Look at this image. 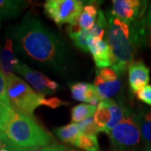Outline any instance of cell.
<instances>
[{"mask_svg": "<svg viewBox=\"0 0 151 151\" xmlns=\"http://www.w3.org/2000/svg\"><path fill=\"white\" fill-rule=\"evenodd\" d=\"M18 53L32 64L52 73L64 74L70 64L65 42L32 12L9 29Z\"/></svg>", "mask_w": 151, "mask_h": 151, "instance_id": "cell-1", "label": "cell"}, {"mask_svg": "<svg viewBox=\"0 0 151 151\" xmlns=\"http://www.w3.org/2000/svg\"><path fill=\"white\" fill-rule=\"evenodd\" d=\"M3 134L13 151H34L52 145L53 136L32 116L14 111L10 115Z\"/></svg>", "mask_w": 151, "mask_h": 151, "instance_id": "cell-2", "label": "cell"}, {"mask_svg": "<svg viewBox=\"0 0 151 151\" xmlns=\"http://www.w3.org/2000/svg\"><path fill=\"white\" fill-rule=\"evenodd\" d=\"M107 40L113 53V64L112 69L118 76L123 75L134 62L135 47L139 43V29L115 18L108 13Z\"/></svg>", "mask_w": 151, "mask_h": 151, "instance_id": "cell-3", "label": "cell"}, {"mask_svg": "<svg viewBox=\"0 0 151 151\" xmlns=\"http://www.w3.org/2000/svg\"><path fill=\"white\" fill-rule=\"evenodd\" d=\"M7 97L15 113L27 116H32L45 100L44 95L35 92L26 81L14 74L7 76Z\"/></svg>", "mask_w": 151, "mask_h": 151, "instance_id": "cell-4", "label": "cell"}, {"mask_svg": "<svg viewBox=\"0 0 151 151\" xmlns=\"http://www.w3.org/2000/svg\"><path fill=\"white\" fill-rule=\"evenodd\" d=\"M115 151H128L138 147L141 134L137 114L127 108L124 119L108 134Z\"/></svg>", "mask_w": 151, "mask_h": 151, "instance_id": "cell-5", "label": "cell"}, {"mask_svg": "<svg viewBox=\"0 0 151 151\" xmlns=\"http://www.w3.org/2000/svg\"><path fill=\"white\" fill-rule=\"evenodd\" d=\"M83 2L79 0H48L44 10L47 16L58 24H75L83 10Z\"/></svg>", "mask_w": 151, "mask_h": 151, "instance_id": "cell-6", "label": "cell"}, {"mask_svg": "<svg viewBox=\"0 0 151 151\" xmlns=\"http://www.w3.org/2000/svg\"><path fill=\"white\" fill-rule=\"evenodd\" d=\"M15 72L24 77V79L29 83L38 93L44 96L53 94L59 88V84L56 81L50 80L43 73L34 70L21 60L16 66Z\"/></svg>", "mask_w": 151, "mask_h": 151, "instance_id": "cell-7", "label": "cell"}, {"mask_svg": "<svg viewBox=\"0 0 151 151\" xmlns=\"http://www.w3.org/2000/svg\"><path fill=\"white\" fill-rule=\"evenodd\" d=\"M112 3V15L129 24L143 15L147 5V2L139 0H114Z\"/></svg>", "mask_w": 151, "mask_h": 151, "instance_id": "cell-8", "label": "cell"}, {"mask_svg": "<svg viewBox=\"0 0 151 151\" xmlns=\"http://www.w3.org/2000/svg\"><path fill=\"white\" fill-rule=\"evenodd\" d=\"M88 49L98 69L113 65L114 61L113 53L107 42L91 36L88 39Z\"/></svg>", "mask_w": 151, "mask_h": 151, "instance_id": "cell-9", "label": "cell"}, {"mask_svg": "<svg viewBox=\"0 0 151 151\" xmlns=\"http://www.w3.org/2000/svg\"><path fill=\"white\" fill-rule=\"evenodd\" d=\"M150 81V69L142 61L133 62L129 66V83L131 92L137 93Z\"/></svg>", "mask_w": 151, "mask_h": 151, "instance_id": "cell-10", "label": "cell"}, {"mask_svg": "<svg viewBox=\"0 0 151 151\" xmlns=\"http://www.w3.org/2000/svg\"><path fill=\"white\" fill-rule=\"evenodd\" d=\"M19 61L20 60L18 59L14 55L13 40L10 37L7 38L4 46L0 50V70L7 77L14 74Z\"/></svg>", "mask_w": 151, "mask_h": 151, "instance_id": "cell-11", "label": "cell"}, {"mask_svg": "<svg viewBox=\"0 0 151 151\" xmlns=\"http://www.w3.org/2000/svg\"><path fill=\"white\" fill-rule=\"evenodd\" d=\"M28 6L26 1L0 0V19H10L18 17Z\"/></svg>", "mask_w": 151, "mask_h": 151, "instance_id": "cell-12", "label": "cell"}, {"mask_svg": "<svg viewBox=\"0 0 151 151\" xmlns=\"http://www.w3.org/2000/svg\"><path fill=\"white\" fill-rule=\"evenodd\" d=\"M93 85L97 87L98 95L103 100H108L114 97L121 89V82L119 79L109 82H103L100 77L96 76Z\"/></svg>", "mask_w": 151, "mask_h": 151, "instance_id": "cell-13", "label": "cell"}, {"mask_svg": "<svg viewBox=\"0 0 151 151\" xmlns=\"http://www.w3.org/2000/svg\"><path fill=\"white\" fill-rule=\"evenodd\" d=\"M137 120L141 138L146 146L151 145V109L140 110L137 113Z\"/></svg>", "mask_w": 151, "mask_h": 151, "instance_id": "cell-14", "label": "cell"}, {"mask_svg": "<svg viewBox=\"0 0 151 151\" xmlns=\"http://www.w3.org/2000/svg\"><path fill=\"white\" fill-rule=\"evenodd\" d=\"M108 103H109V109L111 113V120L104 130V133L106 134H108L113 128H115L119 123L122 122V120L125 116L126 109H127V107H125L121 103L113 101L112 99L108 100Z\"/></svg>", "mask_w": 151, "mask_h": 151, "instance_id": "cell-15", "label": "cell"}, {"mask_svg": "<svg viewBox=\"0 0 151 151\" xmlns=\"http://www.w3.org/2000/svg\"><path fill=\"white\" fill-rule=\"evenodd\" d=\"M55 133L57 135L60 139L65 142L69 143L71 145H75L76 139L81 135V131L78 128L77 124L71 123L65 126H61L55 129Z\"/></svg>", "mask_w": 151, "mask_h": 151, "instance_id": "cell-16", "label": "cell"}, {"mask_svg": "<svg viewBox=\"0 0 151 151\" xmlns=\"http://www.w3.org/2000/svg\"><path fill=\"white\" fill-rule=\"evenodd\" d=\"M108 100L101 101L94 113V120L97 124V126L99 127L101 132H104L106 127L108 126V124L111 120V113L109 109Z\"/></svg>", "mask_w": 151, "mask_h": 151, "instance_id": "cell-17", "label": "cell"}, {"mask_svg": "<svg viewBox=\"0 0 151 151\" xmlns=\"http://www.w3.org/2000/svg\"><path fill=\"white\" fill-rule=\"evenodd\" d=\"M97 110L96 106L91 104L81 103L71 109V120L73 123H80L81 121L92 117Z\"/></svg>", "mask_w": 151, "mask_h": 151, "instance_id": "cell-18", "label": "cell"}, {"mask_svg": "<svg viewBox=\"0 0 151 151\" xmlns=\"http://www.w3.org/2000/svg\"><path fill=\"white\" fill-rule=\"evenodd\" d=\"M107 28H108V21L105 17V14L103 10H99L97 13L96 23L94 26L89 30L90 35L92 38L103 40V38L105 35Z\"/></svg>", "mask_w": 151, "mask_h": 151, "instance_id": "cell-19", "label": "cell"}, {"mask_svg": "<svg viewBox=\"0 0 151 151\" xmlns=\"http://www.w3.org/2000/svg\"><path fill=\"white\" fill-rule=\"evenodd\" d=\"M75 146L85 151H99V144L97 136L82 134L76 141Z\"/></svg>", "mask_w": 151, "mask_h": 151, "instance_id": "cell-20", "label": "cell"}, {"mask_svg": "<svg viewBox=\"0 0 151 151\" xmlns=\"http://www.w3.org/2000/svg\"><path fill=\"white\" fill-rule=\"evenodd\" d=\"M89 85L90 84L84 82H77L74 84H70V89L73 98L77 101L87 103V92L89 89Z\"/></svg>", "mask_w": 151, "mask_h": 151, "instance_id": "cell-21", "label": "cell"}, {"mask_svg": "<svg viewBox=\"0 0 151 151\" xmlns=\"http://www.w3.org/2000/svg\"><path fill=\"white\" fill-rule=\"evenodd\" d=\"M77 125H78V128L81 131V134H82L97 136V134L99 132H101L99 127L97 126V124H96L95 120L92 117H90V118L78 123Z\"/></svg>", "mask_w": 151, "mask_h": 151, "instance_id": "cell-22", "label": "cell"}, {"mask_svg": "<svg viewBox=\"0 0 151 151\" xmlns=\"http://www.w3.org/2000/svg\"><path fill=\"white\" fill-rule=\"evenodd\" d=\"M91 37V35L89 30L82 29L81 32L75 35L74 36L70 38L75 45L78 49L81 50L84 52H89L88 49V39Z\"/></svg>", "mask_w": 151, "mask_h": 151, "instance_id": "cell-23", "label": "cell"}, {"mask_svg": "<svg viewBox=\"0 0 151 151\" xmlns=\"http://www.w3.org/2000/svg\"><path fill=\"white\" fill-rule=\"evenodd\" d=\"M13 112L14 110L11 108L10 106L5 105L0 102V133L4 132L6 124Z\"/></svg>", "mask_w": 151, "mask_h": 151, "instance_id": "cell-24", "label": "cell"}, {"mask_svg": "<svg viewBox=\"0 0 151 151\" xmlns=\"http://www.w3.org/2000/svg\"><path fill=\"white\" fill-rule=\"evenodd\" d=\"M96 23V18L88 15L86 13L82 10L80 16L78 18V24L82 29L90 30Z\"/></svg>", "mask_w": 151, "mask_h": 151, "instance_id": "cell-25", "label": "cell"}, {"mask_svg": "<svg viewBox=\"0 0 151 151\" xmlns=\"http://www.w3.org/2000/svg\"><path fill=\"white\" fill-rule=\"evenodd\" d=\"M97 76L100 77L103 82H109L118 80V74L112 68H102L97 70Z\"/></svg>", "mask_w": 151, "mask_h": 151, "instance_id": "cell-26", "label": "cell"}, {"mask_svg": "<svg viewBox=\"0 0 151 151\" xmlns=\"http://www.w3.org/2000/svg\"><path fill=\"white\" fill-rule=\"evenodd\" d=\"M0 102L5 105H9L7 97V77L0 70Z\"/></svg>", "mask_w": 151, "mask_h": 151, "instance_id": "cell-27", "label": "cell"}, {"mask_svg": "<svg viewBox=\"0 0 151 151\" xmlns=\"http://www.w3.org/2000/svg\"><path fill=\"white\" fill-rule=\"evenodd\" d=\"M137 98L141 102L151 106V85H147L136 93Z\"/></svg>", "mask_w": 151, "mask_h": 151, "instance_id": "cell-28", "label": "cell"}, {"mask_svg": "<svg viewBox=\"0 0 151 151\" xmlns=\"http://www.w3.org/2000/svg\"><path fill=\"white\" fill-rule=\"evenodd\" d=\"M43 105L48 106L51 108H57L61 106H66L69 105V103H65L61 100H60L57 97H50V98H45Z\"/></svg>", "mask_w": 151, "mask_h": 151, "instance_id": "cell-29", "label": "cell"}, {"mask_svg": "<svg viewBox=\"0 0 151 151\" xmlns=\"http://www.w3.org/2000/svg\"><path fill=\"white\" fill-rule=\"evenodd\" d=\"M0 151H13L12 147L3 133H0Z\"/></svg>", "mask_w": 151, "mask_h": 151, "instance_id": "cell-30", "label": "cell"}, {"mask_svg": "<svg viewBox=\"0 0 151 151\" xmlns=\"http://www.w3.org/2000/svg\"><path fill=\"white\" fill-rule=\"evenodd\" d=\"M83 11L86 13L88 15H90V16L93 17V18H97V7L95 6L94 4H86L83 7Z\"/></svg>", "mask_w": 151, "mask_h": 151, "instance_id": "cell-31", "label": "cell"}, {"mask_svg": "<svg viewBox=\"0 0 151 151\" xmlns=\"http://www.w3.org/2000/svg\"><path fill=\"white\" fill-rule=\"evenodd\" d=\"M65 150H66L65 146L55 144V145H50L34 151H64Z\"/></svg>", "mask_w": 151, "mask_h": 151, "instance_id": "cell-32", "label": "cell"}, {"mask_svg": "<svg viewBox=\"0 0 151 151\" xmlns=\"http://www.w3.org/2000/svg\"><path fill=\"white\" fill-rule=\"evenodd\" d=\"M147 24L149 25V27L151 29V5L150 7V9L148 11V15H147Z\"/></svg>", "mask_w": 151, "mask_h": 151, "instance_id": "cell-33", "label": "cell"}, {"mask_svg": "<svg viewBox=\"0 0 151 151\" xmlns=\"http://www.w3.org/2000/svg\"><path fill=\"white\" fill-rule=\"evenodd\" d=\"M143 151H151V145L146 146L145 148V150Z\"/></svg>", "mask_w": 151, "mask_h": 151, "instance_id": "cell-34", "label": "cell"}, {"mask_svg": "<svg viewBox=\"0 0 151 151\" xmlns=\"http://www.w3.org/2000/svg\"><path fill=\"white\" fill-rule=\"evenodd\" d=\"M1 27H2V20L0 19V29H1Z\"/></svg>", "mask_w": 151, "mask_h": 151, "instance_id": "cell-35", "label": "cell"}, {"mask_svg": "<svg viewBox=\"0 0 151 151\" xmlns=\"http://www.w3.org/2000/svg\"><path fill=\"white\" fill-rule=\"evenodd\" d=\"M64 151H76V150H68L66 149V150H64Z\"/></svg>", "mask_w": 151, "mask_h": 151, "instance_id": "cell-36", "label": "cell"}]
</instances>
